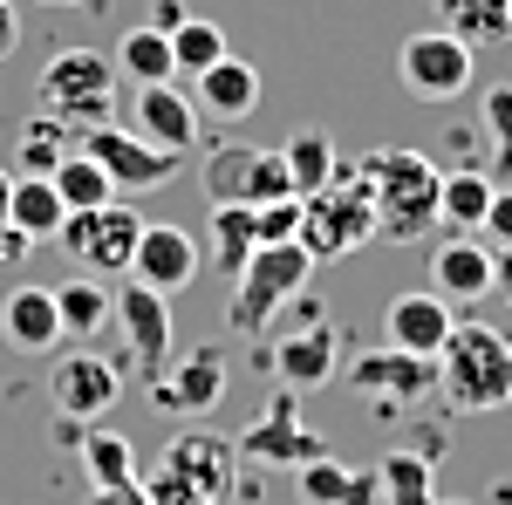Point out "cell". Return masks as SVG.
<instances>
[{
	"label": "cell",
	"mask_w": 512,
	"mask_h": 505,
	"mask_svg": "<svg viewBox=\"0 0 512 505\" xmlns=\"http://www.w3.org/2000/svg\"><path fill=\"white\" fill-rule=\"evenodd\" d=\"M437 389L451 410L492 417L512 403V342L485 321H451L444 349H437Z\"/></svg>",
	"instance_id": "obj_1"
},
{
	"label": "cell",
	"mask_w": 512,
	"mask_h": 505,
	"mask_svg": "<svg viewBox=\"0 0 512 505\" xmlns=\"http://www.w3.org/2000/svg\"><path fill=\"white\" fill-rule=\"evenodd\" d=\"M362 171H369V198H376V239L410 246V239H424L437 226L444 178H437V164L424 151H376Z\"/></svg>",
	"instance_id": "obj_2"
},
{
	"label": "cell",
	"mask_w": 512,
	"mask_h": 505,
	"mask_svg": "<svg viewBox=\"0 0 512 505\" xmlns=\"http://www.w3.org/2000/svg\"><path fill=\"white\" fill-rule=\"evenodd\" d=\"M35 110L69 130H89V123H110L117 110V62L103 48H55L35 76Z\"/></svg>",
	"instance_id": "obj_3"
},
{
	"label": "cell",
	"mask_w": 512,
	"mask_h": 505,
	"mask_svg": "<svg viewBox=\"0 0 512 505\" xmlns=\"http://www.w3.org/2000/svg\"><path fill=\"white\" fill-rule=\"evenodd\" d=\"M308 273H315V253L301 239H274V246H253L246 267L233 273V308H226V328L233 335H260L274 328V314L287 301L308 294Z\"/></svg>",
	"instance_id": "obj_4"
},
{
	"label": "cell",
	"mask_w": 512,
	"mask_h": 505,
	"mask_svg": "<svg viewBox=\"0 0 512 505\" xmlns=\"http://www.w3.org/2000/svg\"><path fill=\"white\" fill-rule=\"evenodd\" d=\"M376 239V198H369V171H355V178H328L321 192L301 198V246L315 253V260H342L355 246H369Z\"/></svg>",
	"instance_id": "obj_5"
},
{
	"label": "cell",
	"mask_w": 512,
	"mask_h": 505,
	"mask_svg": "<svg viewBox=\"0 0 512 505\" xmlns=\"http://www.w3.org/2000/svg\"><path fill=\"white\" fill-rule=\"evenodd\" d=\"M151 505H233V444L185 430L171 451H164L158 478L144 485Z\"/></svg>",
	"instance_id": "obj_6"
},
{
	"label": "cell",
	"mask_w": 512,
	"mask_h": 505,
	"mask_svg": "<svg viewBox=\"0 0 512 505\" xmlns=\"http://www.w3.org/2000/svg\"><path fill=\"white\" fill-rule=\"evenodd\" d=\"M137 233H144V219H137L123 198H110V205L69 212L55 239H62V253L76 260V273H89V280H123V273H130V253H137Z\"/></svg>",
	"instance_id": "obj_7"
},
{
	"label": "cell",
	"mask_w": 512,
	"mask_h": 505,
	"mask_svg": "<svg viewBox=\"0 0 512 505\" xmlns=\"http://www.w3.org/2000/svg\"><path fill=\"white\" fill-rule=\"evenodd\" d=\"M478 48H465L458 35H444V28H417V35H403V48H396V82L417 96V103H458L465 89H472Z\"/></svg>",
	"instance_id": "obj_8"
},
{
	"label": "cell",
	"mask_w": 512,
	"mask_h": 505,
	"mask_svg": "<svg viewBox=\"0 0 512 505\" xmlns=\"http://www.w3.org/2000/svg\"><path fill=\"white\" fill-rule=\"evenodd\" d=\"M321 451H328V444L301 424V389H287V383L274 389V403L239 430V444H233V458L274 465V471H294V465H308V458H321Z\"/></svg>",
	"instance_id": "obj_9"
},
{
	"label": "cell",
	"mask_w": 512,
	"mask_h": 505,
	"mask_svg": "<svg viewBox=\"0 0 512 505\" xmlns=\"http://www.w3.org/2000/svg\"><path fill=\"white\" fill-rule=\"evenodd\" d=\"M76 144L96 157L103 171H110L117 198H123V192H164V185L178 178V151L144 144V137H137V130H123V123H89Z\"/></svg>",
	"instance_id": "obj_10"
},
{
	"label": "cell",
	"mask_w": 512,
	"mask_h": 505,
	"mask_svg": "<svg viewBox=\"0 0 512 505\" xmlns=\"http://www.w3.org/2000/svg\"><path fill=\"white\" fill-rule=\"evenodd\" d=\"M48 396H55V417H69V424H96V417H110L123 396V369L110 355H89V349H69L55 362V376H48Z\"/></svg>",
	"instance_id": "obj_11"
},
{
	"label": "cell",
	"mask_w": 512,
	"mask_h": 505,
	"mask_svg": "<svg viewBox=\"0 0 512 505\" xmlns=\"http://www.w3.org/2000/svg\"><path fill=\"white\" fill-rule=\"evenodd\" d=\"M110 314H117L123 342H130V355H137V369L158 376L164 362H171V342H178V328H171V294H158V287H144V280L123 273Z\"/></svg>",
	"instance_id": "obj_12"
},
{
	"label": "cell",
	"mask_w": 512,
	"mask_h": 505,
	"mask_svg": "<svg viewBox=\"0 0 512 505\" xmlns=\"http://www.w3.org/2000/svg\"><path fill=\"white\" fill-rule=\"evenodd\" d=\"M151 403H158L164 417H205V410H219L226 403V355H219V342L192 349L178 369L164 362L158 376H151Z\"/></svg>",
	"instance_id": "obj_13"
},
{
	"label": "cell",
	"mask_w": 512,
	"mask_h": 505,
	"mask_svg": "<svg viewBox=\"0 0 512 505\" xmlns=\"http://www.w3.org/2000/svg\"><path fill=\"white\" fill-rule=\"evenodd\" d=\"M349 389L369 403H424L437 389V355H410V349H376L349 362Z\"/></svg>",
	"instance_id": "obj_14"
},
{
	"label": "cell",
	"mask_w": 512,
	"mask_h": 505,
	"mask_svg": "<svg viewBox=\"0 0 512 505\" xmlns=\"http://www.w3.org/2000/svg\"><path fill=\"white\" fill-rule=\"evenodd\" d=\"M130 280H144V287H158V294H185L198 280V239L185 226H171V219H144V233H137V253H130Z\"/></svg>",
	"instance_id": "obj_15"
},
{
	"label": "cell",
	"mask_w": 512,
	"mask_h": 505,
	"mask_svg": "<svg viewBox=\"0 0 512 505\" xmlns=\"http://www.w3.org/2000/svg\"><path fill=\"white\" fill-rule=\"evenodd\" d=\"M130 130H137L144 144H158V151L185 157L198 144V103L178 89V82H144L137 103H130Z\"/></svg>",
	"instance_id": "obj_16"
},
{
	"label": "cell",
	"mask_w": 512,
	"mask_h": 505,
	"mask_svg": "<svg viewBox=\"0 0 512 505\" xmlns=\"http://www.w3.org/2000/svg\"><path fill=\"white\" fill-rule=\"evenodd\" d=\"M431 294L437 301H485L492 294V246L478 233H451V239H437V253H431Z\"/></svg>",
	"instance_id": "obj_17"
},
{
	"label": "cell",
	"mask_w": 512,
	"mask_h": 505,
	"mask_svg": "<svg viewBox=\"0 0 512 505\" xmlns=\"http://www.w3.org/2000/svg\"><path fill=\"white\" fill-rule=\"evenodd\" d=\"M335 355H342V335H335V321H321V314H308V328H294V335H280L274 349V376L287 389H321L328 376H335Z\"/></svg>",
	"instance_id": "obj_18"
},
{
	"label": "cell",
	"mask_w": 512,
	"mask_h": 505,
	"mask_svg": "<svg viewBox=\"0 0 512 505\" xmlns=\"http://www.w3.org/2000/svg\"><path fill=\"white\" fill-rule=\"evenodd\" d=\"M294 499L301 505H383V471L376 465H335L328 451L308 458V465H294Z\"/></svg>",
	"instance_id": "obj_19"
},
{
	"label": "cell",
	"mask_w": 512,
	"mask_h": 505,
	"mask_svg": "<svg viewBox=\"0 0 512 505\" xmlns=\"http://www.w3.org/2000/svg\"><path fill=\"white\" fill-rule=\"evenodd\" d=\"M451 301H437L431 287H417V294H396L390 308H383V335H390V349H410V355H437L444 349V335H451Z\"/></svg>",
	"instance_id": "obj_20"
},
{
	"label": "cell",
	"mask_w": 512,
	"mask_h": 505,
	"mask_svg": "<svg viewBox=\"0 0 512 505\" xmlns=\"http://www.w3.org/2000/svg\"><path fill=\"white\" fill-rule=\"evenodd\" d=\"M192 82H198L192 103L205 110V117H219V123H246L253 110H260V69H253V62H239L233 48H226L212 69H198Z\"/></svg>",
	"instance_id": "obj_21"
},
{
	"label": "cell",
	"mask_w": 512,
	"mask_h": 505,
	"mask_svg": "<svg viewBox=\"0 0 512 505\" xmlns=\"http://www.w3.org/2000/svg\"><path fill=\"white\" fill-rule=\"evenodd\" d=\"M0 335L21 355H55L62 342V314H55V287H14L0 308Z\"/></svg>",
	"instance_id": "obj_22"
},
{
	"label": "cell",
	"mask_w": 512,
	"mask_h": 505,
	"mask_svg": "<svg viewBox=\"0 0 512 505\" xmlns=\"http://www.w3.org/2000/svg\"><path fill=\"white\" fill-rule=\"evenodd\" d=\"M62 219H69V205L55 198V185H48L41 171H14V192H7V226L28 239V246H48V239L62 233Z\"/></svg>",
	"instance_id": "obj_23"
},
{
	"label": "cell",
	"mask_w": 512,
	"mask_h": 505,
	"mask_svg": "<svg viewBox=\"0 0 512 505\" xmlns=\"http://www.w3.org/2000/svg\"><path fill=\"white\" fill-rule=\"evenodd\" d=\"M253 164H260L253 144H212L198 157V185L212 205H253Z\"/></svg>",
	"instance_id": "obj_24"
},
{
	"label": "cell",
	"mask_w": 512,
	"mask_h": 505,
	"mask_svg": "<svg viewBox=\"0 0 512 505\" xmlns=\"http://www.w3.org/2000/svg\"><path fill=\"white\" fill-rule=\"evenodd\" d=\"M437 28L458 35L465 48H492L512 35V7L506 0H437Z\"/></svg>",
	"instance_id": "obj_25"
},
{
	"label": "cell",
	"mask_w": 512,
	"mask_h": 505,
	"mask_svg": "<svg viewBox=\"0 0 512 505\" xmlns=\"http://www.w3.org/2000/svg\"><path fill=\"white\" fill-rule=\"evenodd\" d=\"M253 246H260V239H253V205H212V219H205V253H212V267L233 280Z\"/></svg>",
	"instance_id": "obj_26"
},
{
	"label": "cell",
	"mask_w": 512,
	"mask_h": 505,
	"mask_svg": "<svg viewBox=\"0 0 512 505\" xmlns=\"http://www.w3.org/2000/svg\"><path fill=\"white\" fill-rule=\"evenodd\" d=\"M48 185H55V198H62L69 212H89V205H110V198H117V185H110V171H103L96 157L82 151V144H76L69 157H62L55 171H48Z\"/></svg>",
	"instance_id": "obj_27"
},
{
	"label": "cell",
	"mask_w": 512,
	"mask_h": 505,
	"mask_svg": "<svg viewBox=\"0 0 512 505\" xmlns=\"http://www.w3.org/2000/svg\"><path fill=\"white\" fill-rule=\"evenodd\" d=\"M55 314H62V342H89V335H103V321H110V294H103V280H62L55 287Z\"/></svg>",
	"instance_id": "obj_28"
},
{
	"label": "cell",
	"mask_w": 512,
	"mask_h": 505,
	"mask_svg": "<svg viewBox=\"0 0 512 505\" xmlns=\"http://www.w3.org/2000/svg\"><path fill=\"white\" fill-rule=\"evenodd\" d=\"M76 458H82V471H89L96 492H103V485H137V451H130V437H117V430H82Z\"/></svg>",
	"instance_id": "obj_29"
},
{
	"label": "cell",
	"mask_w": 512,
	"mask_h": 505,
	"mask_svg": "<svg viewBox=\"0 0 512 505\" xmlns=\"http://www.w3.org/2000/svg\"><path fill=\"white\" fill-rule=\"evenodd\" d=\"M117 76H130L137 89L144 82H178V62H171V35H158L151 21L144 28H130L117 41Z\"/></svg>",
	"instance_id": "obj_30"
},
{
	"label": "cell",
	"mask_w": 512,
	"mask_h": 505,
	"mask_svg": "<svg viewBox=\"0 0 512 505\" xmlns=\"http://www.w3.org/2000/svg\"><path fill=\"white\" fill-rule=\"evenodd\" d=\"M485 205H492V171H451L444 192H437V219L451 233H478L485 226Z\"/></svg>",
	"instance_id": "obj_31"
},
{
	"label": "cell",
	"mask_w": 512,
	"mask_h": 505,
	"mask_svg": "<svg viewBox=\"0 0 512 505\" xmlns=\"http://www.w3.org/2000/svg\"><path fill=\"white\" fill-rule=\"evenodd\" d=\"M376 471H383V505H437L431 451H390Z\"/></svg>",
	"instance_id": "obj_32"
},
{
	"label": "cell",
	"mask_w": 512,
	"mask_h": 505,
	"mask_svg": "<svg viewBox=\"0 0 512 505\" xmlns=\"http://www.w3.org/2000/svg\"><path fill=\"white\" fill-rule=\"evenodd\" d=\"M69 151H76V130L35 110V117H28V130H21V144H14V171H41V178H48V171H55Z\"/></svg>",
	"instance_id": "obj_33"
},
{
	"label": "cell",
	"mask_w": 512,
	"mask_h": 505,
	"mask_svg": "<svg viewBox=\"0 0 512 505\" xmlns=\"http://www.w3.org/2000/svg\"><path fill=\"white\" fill-rule=\"evenodd\" d=\"M287 171H294V192L308 198V192H321V185H328V178H335V164H342V157H335V137H328V130H301V137H294V144H287Z\"/></svg>",
	"instance_id": "obj_34"
},
{
	"label": "cell",
	"mask_w": 512,
	"mask_h": 505,
	"mask_svg": "<svg viewBox=\"0 0 512 505\" xmlns=\"http://www.w3.org/2000/svg\"><path fill=\"white\" fill-rule=\"evenodd\" d=\"M478 130H485V144H492V164H485V171L512 178V82H492V89L478 96Z\"/></svg>",
	"instance_id": "obj_35"
},
{
	"label": "cell",
	"mask_w": 512,
	"mask_h": 505,
	"mask_svg": "<svg viewBox=\"0 0 512 505\" xmlns=\"http://www.w3.org/2000/svg\"><path fill=\"white\" fill-rule=\"evenodd\" d=\"M219 55H226V28H219V21H198V14H185V28H171V62H178V76L212 69Z\"/></svg>",
	"instance_id": "obj_36"
},
{
	"label": "cell",
	"mask_w": 512,
	"mask_h": 505,
	"mask_svg": "<svg viewBox=\"0 0 512 505\" xmlns=\"http://www.w3.org/2000/svg\"><path fill=\"white\" fill-rule=\"evenodd\" d=\"M253 239H260V246H274V239H301V198L253 205Z\"/></svg>",
	"instance_id": "obj_37"
},
{
	"label": "cell",
	"mask_w": 512,
	"mask_h": 505,
	"mask_svg": "<svg viewBox=\"0 0 512 505\" xmlns=\"http://www.w3.org/2000/svg\"><path fill=\"white\" fill-rule=\"evenodd\" d=\"M274 198H301V192H294L287 157H280V151H260V164H253V205H274Z\"/></svg>",
	"instance_id": "obj_38"
},
{
	"label": "cell",
	"mask_w": 512,
	"mask_h": 505,
	"mask_svg": "<svg viewBox=\"0 0 512 505\" xmlns=\"http://www.w3.org/2000/svg\"><path fill=\"white\" fill-rule=\"evenodd\" d=\"M478 233L492 239V253H512V185H492V205H485Z\"/></svg>",
	"instance_id": "obj_39"
},
{
	"label": "cell",
	"mask_w": 512,
	"mask_h": 505,
	"mask_svg": "<svg viewBox=\"0 0 512 505\" xmlns=\"http://www.w3.org/2000/svg\"><path fill=\"white\" fill-rule=\"evenodd\" d=\"M14 48H21V7H14V0H0V62H7Z\"/></svg>",
	"instance_id": "obj_40"
},
{
	"label": "cell",
	"mask_w": 512,
	"mask_h": 505,
	"mask_svg": "<svg viewBox=\"0 0 512 505\" xmlns=\"http://www.w3.org/2000/svg\"><path fill=\"white\" fill-rule=\"evenodd\" d=\"M185 14H192L185 0H151V28H158V35H171V28H185Z\"/></svg>",
	"instance_id": "obj_41"
},
{
	"label": "cell",
	"mask_w": 512,
	"mask_h": 505,
	"mask_svg": "<svg viewBox=\"0 0 512 505\" xmlns=\"http://www.w3.org/2000/svg\"><path fill=\"white\" fill-rule=\"evenodd\" d=\"M89 505H151V499H144L137 485H103V492H96Z\"/></svg>",
	"instance_id": "obj_42"
},
{
	"label": "cell",
	"mask_w": 512,
	"mask_h": 505,
	"mask_svg": "<svg viewBox=\"0 0 512 505\" xmlns=\"http://www.w3.org/2000/svg\"><path fill=\"white\" fill-rule=\"evenodd\" d=\"M492 287L512 301V253H492Z\"/></svg>",
	"instance_id": "obj_43"
},
{
	"label": "cell",
	"mask_w": 512,
	"mask_h": 505,
	"mask_svg": "<svg viewBox=\"0 0 512 505\" xmlns=\"http://www.w3.org/2000/svg\"><path fill=\"white\" fill-rule=\"evenodd\" d=\"M21 253H28V239L14 233V226H0V260H21Z\"/></svg>",
	"instance_id": "obj_44"
},
{
	"label": "cell",
	"mask_w": 512,
	"mask_h": 505,
	"mask_svg": "<svg viewBox=\"0 0 512 505\" xmlns=\"http://www.w3.org/2000/svg\"><path fill=\"white\" fill-rule=\"evenodd\" d=\"M7 192H14V171H0V226H7Z\"/></svg>",
	"instance_id": "obj_45"
},
{
	"label": "cell",
	"mask_w": 512,
	"mask_h": 505,
	"mask_svg": "<svg viewBox=\"0 0 512 505\" xmlns=\"http://www.w3.org/2000/svg\"><path fill=\"white\" fill-rule=\"evenodd\" d=\"M48 7H89V14H110L103 0H48Z\"/></svg>",
	"instance_id": "obj_46"
},
{
	"label": "cell",
	"mask_w": 512,
	"mask_h": 505,
	"mask_svg": "<svg viewBox=\"0 0 512 505\" xmlns=\"http://www.w3.org/2000/svg\"><path fill=\"white\" fill-rule=\"evenodd\" d=\"M437 505H472V499H437Z\"/></svg>",
	"instance_id": "obj_47"
},
{
	"label": "cell",
	"mask_w": 512,
	"mask_h": 505,
	"mask_svg": "<svg viewBox=\"0 0 512 505\" xmlns=\"http://www.w3.org/2000/svg\"><path fill=\"white\" fill-rule=\"evenodd\" d=\"M506 7H512V0H506Z\"/></svg>",
	"instance_id": "obj_48"
}]
</instances>
